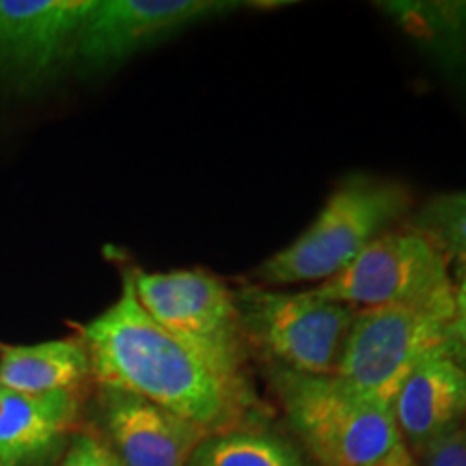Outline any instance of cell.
Listing matches in <instances>:
<instances>
[{
    "label": "cell",
    "instance_id": "277c9868",
    "mask_svg": "<svg viewBox=\"0 0 466 466\" xmlns=\"http://www.w3.org/2000/svg\"><path fill=\"white\" fill-rule=\"evenodd\" d=\"M285 415L324 466H380L401 442L393 406L341 376L279 371Z\"/></svg>",
    "mask_w": 466,
    "mask_h": 466
},
{
    "label": "cell",
    "instance_id": "30bf717a",
    "mask_svg": "<svg viewBox=\"0 0 466 466\" xmlns=\"http://www.w3.org/2000/svg\"><path fill=\"white\" fill-rule=\"evenodd\" d=\"M97 406L121 466H186L209 436L199 425L121 389L100 387Z\"/></svg>",
    "mask_w": 466,
    "mask_h": 466
},
{
    "label": "cell",
    "instance_id": "e0dca14e",
    "mask_svg": "<svg viewBox=\"0 0 466 466\" xmlns=\"http://www.w3.org/2000/svg\"><path fill=\"white\" fill-rule=\"evenodd\" d=\"M423 466H466V419L423 447Z\"/></svg>",
    "mask_w": 466,
    "mask_h": 466
},
{
    "label": "cell",
    "instance_id": "7c38bea8",
    "mask_svg": "<svg viewBox=\"0 0 466 466\" xmlns=\"http://www.w3.org/2000/svg\"><path fill=\"white\" fill-rule=\"evenodd\" d=\"M78 391L17 393L0 389V462L20 466L44 458L78 417Z\"/></svg>",
    "mask_w": 466,
    "mask_h": 466
},
{
    "label": "cell",
    "instance_id": "3957f363",
    "mask_svg": "<svg viewBox=\"0 0 466 466\" xmlns=\"http://www.w3.org/2000/svg\"><path fill=\"white\" fill-rule=\"evenodd\" d=\"M132 281L145 311L248 404V339L236 294L206 270H132Z\"/></svg>",
    "mask_w": 466,
    "mask_h": 466
},
{
    "label": "cell",
    "instance_id": "ac0fdd59",
    "mask_svg": "<svg viewBox=\"0 0 466 466\" xmlns=\"http://www.w3.org/2000/svg\"><path fill=\"white\" fill-rule=\"evenodd\" d=\"M61 466H121L106 442L89 432L76 434Z\"/></svg>",
    "mask_w": 466,
    "mask_h": 466
},
{
    "label": "cell",
    "instance_id": "d6986e66",
    "mask_svg": "<svg viewBox=\"0 0 466 466\" xmlns=\"http://www.w3.org/2000/svg\"><path fill=\"white\" fill-rule=\"evenodd\" d=\"M380 466H417V464L415 460H412L410 451H408V447L404 442H400V445L391 451V456L384 460Z\"/></svg>",
    "mask_w": 466,
    "mask_h": 466
},
{
    "label": "cell",
    "instance_id": "9c48e42d",
    "mask_svg": "<svg viewBox=\"0 0 466 466\" xmlns=\"http://www.w3.org/2000/svg\"><path fill=\"white\" fill-rule=\"evenodd\" d=\"M93 0H0V69L44 78L76 56Z\"/></svg>",
    "mask_w": 466,
    "mask_h": 466
},
{
    "label": "cell",
    "instance_id": "6da1fadb",
    "mask_svg": "<svg viewBox=\"0 0 466 466\" xmlns=\"http://www.w3.org/2000/svg\"><path fill=\"white\" fill-rule=\"evenodd\" d=\"M100 387L141 395L208 434L229 432L247 404L145 311L126 272L121 296L83 330Z\"/></svg>",
    "mask_w": 466,
    "mask_h": 466
},
{
    "label": "cell",
    "instance_id": "7402d4cb",
    "mask_svg": "<svg viewBox=\"0 0 466 466\" xmlns=\"http://www.w3.org/2000/svg\"><path fill=\"white\" fill-rule=\"evenodd\" d=\"M0 466H5V464H3V462H0Z\"/></svg>",
    "mask_w": 466,
    "mask_h": 466
},
{
    "label": "cell",
    "instance_id": "2e32d148",
    "mask_svg": "<svg viewBox=\"0 0 466 466\" xmlns=\"http://www.w3.org/2000/svg\"><path fill=\"white\" fill-rule=\"evenodd\" d=\"M412 227L434 240L447 259L466 266V190L432 197Z\"/></svg>",
    "mask_w": 466,
    "mask_h": 466
},
{
    "label": "cell",
    "instance_id": "7a4b0ae2",
    "mask_svg": "<svg viewBox=\"0 0 466 466\" xmlns=\"http://www.w3.org/2000/svg\"><path fill=\"white\" fill-rule=\"evenodd\" d=\"M408 208L410 192L404 184L354 175L329 197L294 242L255 270V277L266 285L329 281L391 229Z\"/></svg>",
    "mask_w": 466,
    "mask_h": 466
},
{
    "label": "cell",
    "instance_id": "5bb4252c",
    "mask_svg": "<svg viewBox=\"0 0 466 466\" xmlns=\"http://www.w3.org/2000/svg\"><path fill=\"white\" fill-rule=\"evenodd\" d=\"M384 14L450 74H466V0H389Z\"/></svg>",
    "mask_w": 466,
    "mask_h": 466
},
{
    "label": "cell",
    "instance_id": "ba28073f",
    "mask_svg": "<svg viewBox=\"0 0 466 466\" xmlns=\"http://www.w3.org/2000/svg\"><path fill=\"white\" fill-rule=\"evenodd\" d=\"M240 7L231 0H93L74 58L89 67L113 66L179 28Z\"/></svg>",
    "mask_w": 466,
    "mask_h": 466
},
{
    "label": "cell",
    "instance_id": "8992f818",
    "mask_svg": "<svg viewBox=\"0 0 466 466\" xmlns=\"http://www.w3.org/2000/svg\"><path fill=\"white\" fill-rule=\"evenodd\" d=\"M247 339L283 370L333 376L359 309L322 300L311 291H279L250 285L236 294Z\"/></svg>",
    "mask_w": 466,
    "mask_h": 466
},
{
    "label": "cell",
    "instance_id": "44dd1931",
    "mask_svg": "<svg viewBox=\"0 0 466 466\" xmlns=\"http://www.w3.org/2000/svg\"><path fill=\"white\" fill-rule=\"evenodd\" d=\"M456 313H466V270L462 272L460 285H456Z\"/></svg>",
    "mask_w": 466,
    "mask_h": 466
},
{
    "label": "cell",
    "instance_id": "ffe728a7",
    "mask_svg": "<svg viewBox=\"0 0 466 466\" xmlns=\"http://www.w3.org/2000/svg\"><path fill=\"white\" fill-rule=\"evenodd\" d=\"M451 335L466 348V313H456L451 322Z\"/></svg>",
    "mask_w": 466,
    "mask_h": 466
},
{
    "label": "cell",
    "instance_id": "8fae6325",
    "mask_svg": "<svg viewBox=\"0 0 466 466\" xmlns=\"http://www.w3.org/2000/svg\"><path fill=\"white\" fill-rule=\"evenodd\" d=\"M400 434L421 451L430 441L466 419V350L425 359L393 400Z\"/></svg>",
    "mask_w": 466,
    "mask_h": 466
},
{
    "label": "cell",
    "instance_id": "52a82bcc",
    "mask_svg": "<svg viewBox=\"0 0 466 466\" xmlns=\"http://www.w3.org/2000/svg\"><path fill=\"white\" fill-rule=\"evenodd\" d=\"M456 313L417 307L359 309L337 376L391 404L419 363L441 352L466 350L451 335Z\"/></svg>",
    "mask_w": 466,
    "mask_h": 466
},
{
    "label": "cell",
    "instance_id": "9a60e30c",
    "mask_svg": "<svg viewBox=\"0 0 466 466\" xmlns=\"http://www.w3.org/2000/svg\"><path fill=\"white\" fill-rule=\"evenodd\" d=\"M186 466H300L288 445L266 434L218 432L197 447Z\"/></svg>",
    "mask_w": 466,
    "mask_h": 466
},
{
    "label": "cell",
    "instance_id": "4fadbf2b",
    "mask_svg": "<svg viewBox=\"0 0 466 466\" xmlns=\"http://www.w3.org/2000/svg\"><path fill=\"white\" fill-rule=\"evenodd\" d=\"M89 376L91 360L83 339L0 346V389L7 391H78Z\"/></svg>",
    "mask_w": 466,
    "mask_h": 466
},
{
    "label": "cell",
    "instance_id": "5b68a950",
    "mask_svg": "<svg viewBox=\"0 0 466 466\" xmlns=\"http://www.w3.org/2000/svg\"><path fill=\"white\" fill-rule=\"evenodd\" d=\"M309 291L354 309L417 307L456 313L450 259L417 227L382 233L339 275Z\"/></svg>",
    "mask_w": 466,
    "mask_h": 466
}]
</instances>
